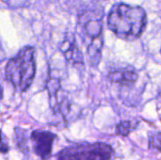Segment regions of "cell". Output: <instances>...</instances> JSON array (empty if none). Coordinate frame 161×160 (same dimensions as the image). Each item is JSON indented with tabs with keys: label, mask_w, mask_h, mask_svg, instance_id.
Returning a JSON list of instances; mask_svg holds the SVG:
<instances>
[{
	"label": "cell",
	"mask_w": 161,
	"mask_h": 160,
	"mask_svg": "<svg viewBox=\"0 0 161 160\" xmlns=\"http://www.w3.org/2000/svg\"><path fill=\"white\" fill-rule=\"evenodd\" d=\"M2 97H3V88H2V86L0 85V100L2 99Z\"/></svg>",
	"instance_id": "13"
},
{
	"label": "cell",
	"mask_w": 161,
	"mask_h": 160,
	"mask_svg": "<svg viewBox=\"0 0 161 160\" xmlns=\"http://www.w3.org/2000/svg\"><path fill=\"white\" fill-rule=\"evenodd\" d=\"M132 123L130 121H122L116 126V134L119 136L126 137L132 131Z\"/></svg>",
	"instance_id": "8"
},
{
	"label": "cell",
	"mask_w": 161,
	"mask_h": 160,
	"mask_svg": "<svg viewBox=\"0 0 161 160\" xmlns=\"http://www.w3.org/2000/svg\"><path fill=\"white\" fill-rule=\"evenodd\" d=\"M56 135L50 131L34 130L30 135V141L34 153L41 157L42 160L49 159L52 154L53 142Z\"/></svg>",
	"instance_id": "5"
},
{
	"label": "cell",
	"mask_w": 161,
	"mask_h": 160,
	"mask_svg": "<svg viewBox=\"0 0 161 160\" xmlns=\"http://www.w3.org/2000/svg\"><path fill=\"white\" fill-rule=\"evenodd\" d=\"M27 131L25 129L23 128H19L16 127L14 129V137H13V141H15L17 147L23 152V153H26L28 151V146H27Z\"/></svg>",
	"instance_id": "7"
},
{
	"label": "cell",
	"mask_w": 161,
	"mask_h": 160,
	"mask_svg": "<svg viewBox=\"0 0 161 160\" xmlns=\"http://www.w3.org/2000/svg\"><path fill=\"white\" fill-rule=\"evenodd\" d=\"M36 74L35 50L32 46H25L10 58L6 66V79L12 86L24 92L31 86Z\"/></svg>",
	"instance_id": "2"
},
{
	"label": "cell",
	"mask_w": 161,
	"mask_h": 160,
	"mask_svg": "<svg viewBox=\"0 0 161 160\" xmlns=\"http://www.w3.org/2000/svg\"><path fill=\"white\" fill-rule=\"evenodd\" d=\"M112 148L105 143H81L68 146L61 150L57 160H109Z\"/></svg>",
	"instance_id": "4"
},
{
	"label": "cell",
	"mask_w": 161,
	"mask_h": 160,
	"mask_svg": "<svg viewBox=\"0 0 161 160\" xmlns=\"http://www.w3.org/2000/svg\"><path fill=\"white\" fill-rule=\"evenodd\" d=\"M2 1H4L8 5L18 7V6H25V4H26L28 0H2Z\"/></svg>",
	"instance_id": "11"
},
{
	"label": "cell",
	"mask_w": 161,
	"mask_h": 160,
	"mask_svg": "<svg viewBox=\"0 0 161 160\" xmlns=\"http://www.w3.org/2000/svg\"><path fill=\"white\" fill-rule=\"evenodd\" d=\"M9 150L8 147V141L7 137L4 135V133L0 130V153L7 154Z\"/></svg>",
	"instance_id": "10"
},
{
	"label": "cell",
	"mask_w": 161,
	"mask_h": 160,
	"mask_svg": "<svg viewBox=\"0 0 161 160\" xmlns=\"http://www.w3.org/2000/svg\"><path fill=\"white\" fill-rule=\"evenodd\" d=\"M5 59H6V53H5V50L3 48L2 42L0 41V63H2Z\"/></svg>",
	"instance_id": "12"
},
{
	"label": "cell",
	"mask_w": 161,
	"mask_h": 160,
	"mask_svg": "<svg viewBox=\"0 0 161 160\" xmlns=\"http://www.w3.org/2000/svg\"><path fill=\"white\" fill-rule=\"evenodd\" d=\"M78 26L91 61L97 64L103 46V12L100 9L84 11L79 15Z\"/></svg>",
	"instance_id": "3"
},
{
	"label": "cell",
	"mask_w": 161,
	"mask_h": 160,
	"mask_svg": "<svg viewBox=\"0 0 161 160\" xmlns=\"http://www.w3.org/2000/svg\"><path fill=\"white\" fill-rule=\"evenodd\" d=\"M108 78L117 84L131 85L138 80L139 75L133 69H119L111 71L108 74Z\"/></svg>",
	"instance_id": "6"
},
{
	"label": "cell",
	"mask_w": 161,
	"mask_h": 160,
	"mask_svg": "<svg viewBox=\"0 0 161 160\" xmlns=\"http://www.w3.org/2000/svg\"><path fill=\"white\" fill-rule=\"evenodd\" d=\"M149 147L161 152V132L154 133L150 136Z\"/></svg>",
	"instance_id": "9"
},
{
	"label": "cell",
	"mask_w": 161,
	"mask_h": 160,
	"mask_svg": "<svg viewBox=\"0 0 161 160\" xmlns=\"http://www.w3.org/2000/svg\"><path fill=\"white\" fill-rule=\"evenodd\" d=\"M146 19V12L142 7L117 3L108 13V25L120 39L134 41L144 31Z\"/></svg>",
	"instance_id": "1"
}]
</instances>
